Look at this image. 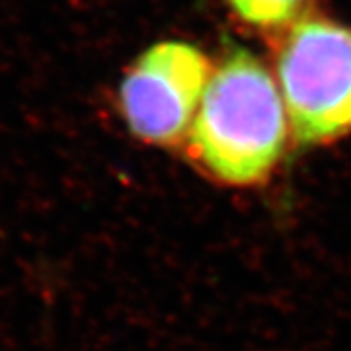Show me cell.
Here are the masks:
<instances>
[{"label": "cell", "mask_w": 351, "mask_h": 351, "mask_svg": "<svg viewBox=\"0 0 351 351\" xmlns=\"http://www.w3.org/2000/svg\"><path fill=\"white\" fill-rule=\"evenodd\" d=\"M289 117L269 69L246 49L213 66L188 133L191 158L228 186L265 182L281 160Z\"/></svg>", "instance_id": "cell-1"}, {"label": "cell", "mask_w": 351, "mask_h": 351, "mask_svg": "<svg viewBox=\"0 0 351 351\" xmlns=\"http://www.w3.org/2000/svg\"><path fill=\"white\" fill-rule=\"evenodd\" d=\"M277 84L293 138L324 145L351 133V27L302 16L276 55Z\"/></svg>", "instance_id": "cell-2"}, {"label": "cell", "mask_w": 351, "mask_h": 351, "mask_svg": "<svg viewBox=\"0 0 351 351\" xmlns=\"http://www.w3.org/2000/svg\"><path fill=\"white\" fill-rule=\"evenodd\" d=\"M213 73L209 57L186 41H160L145 51L119 88V108L129 131L156 147H178Z\"/></svg>", "instance_id": "cell-3"}, {"label": "cell", "mask_w": 351, "mask_h": 351, "mask_svg": "<svg viewBox=\"0 0 351 351\" xmlns=\"http://www.w3.org/2000/svg\"><path fill=\"white\" fill-rule=\"evenodd\" d=\"M244 24L260 29H281L302 18L308 0H225Z\"/></svg>", "instance_id": "cell-4"}]
</instances>
